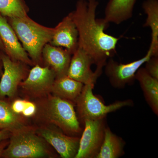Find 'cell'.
Returning <instances> with one entry per match:
<instances>
[{
    "label": "cell",
    "instance_id": "cell-2",
    "mask_svg": "<svg viewBox=\"0 0 158 158\" xmlns=\"http://www.w3.org/2000/svg\"><path fill=\"white\" fill-rule=\"evenodd\" d=\"M7 19L33 63L40 62L43 49L50 42L54 28L41 25L28 16Z\"/></svg>",
    "mask_w": 158,
    "mask_h": 158
},
{
    "label": "cell",
    "instance_id": "cell-7",
    "mask_svg": "<svg viewBox=\"0 0 158 158\" xmlns=\"http://www.w3.org/2000/svg\"><path fill=\"white\" fill-rule=\"evenodd\" d=\"M152 56V51L149 48L144 57L127 64L118 63L110 58L105 65V72L112 87L122 89L132 85L135 80L137 71Z\"/></svg>",
    "mask_w": 158,
    "mask_h": 158
},
{
    "label": "cell",
    "instance_id": "cell-5",
    "mask_svg": "<svg viewBox=\"0 0 158 158\" xmlns=\"http://www.w3.org/2000/svg\"><path fill=\"white\" fill-rule=\"evenodd\" d=\"M45 110L49 120L64 132L74 135L81 132L77 115L70 101L55 95L49 99Z\"/></svg>",
    "mask_w": 158,
    "mask_h": 158
},
{
    "label": "cell",
    "instance_id": "cell-20",
    "mask_svg": "<svg viewBox=\"0 0 158 158\" xmlns=\"http://www.w3.org/2000/svg\"><path fill=\"white\" fill-rule=\"evenodd\" d=\"M23 127L21 118L13 112L11 105L0 99V130H9L12 133Z\"/></svg>",
    "mask_w": 158,
    "mask_h": 158
},
{
    "label": "cell",
    "instance_id": "cell-26",
    "mask_svg": "<svg viewBox=\"0 0 158 158\" xmlns=\"http://www.w3.org/2000/svg\"><path fill=\"white\" fill-rule=\"evenodd\" d=\"M6 140V139H5L0 142V157L2 156L3 152L6 148V145H7V142Z\"/></svg>",
    "mask_w": 158,
    "mask_h": 158
},
{
    "label": "cell",
    "instance_id": "cell-6",
    "mask_svg": "<svg viewBox=\"0 0 158 158\" xmlns=\"http://www.w3.org/2000/svg\"><path fill=\"white\" fill-rule=\"evenodd\" d=\"M83 123L84 129L75 158H95L104 138L106 118L85 119Z\"/></svg>",
    "mask_w": 158,
    "mask_h": 158
},
{
    "label": "cell",
    "instance_id": "cell-15",
    "mask_svg": "<svg viewBox=\"0 0 158 158\" xmlns=\"http://www.w3.org/2000/svg\"><path fill=\"white\" fill-rule=\"evenodd\" d=\"M137 0H109L105 9L103 19L107 23L118 25L127 20L133 15Z\"/></svg>",
    "mask_w": 158,
    "mask_h": 158
},
{
    "label": "cell",
    "instance_id": "cell-10",
    "mask_svg": "<svg viewBox=\"0 0 158 158\" xmlns=\"http://www.w3.org/2000/svg\"><path fill=\"white\" fill-rule=\"evenodd\" d=\"M56 75L49 66L42 67L37 64L29 73L25 80L20 84L21 87L29 93L43 95L52 91Z\"/></svg>",
    "mask_w": 158,
    "mask_h": 158
},
{
    "label": "cell",
    "instance_id": "cell-19",
    "mask_svg": "<svg viewBox=\"0 0 158 158\" xmlns=\"http://www.w3.org/2000/svg\"><path fill=\"white\" fill-rule=\"evenodd\" d=\"M142 8L147 14L144 27H149L152 31V41L149 48L152 56H158V1L146 0L142 4Z\"/></svg>",
    "mask_w": 158,
    "mask_h": 158
},
{
    "label": "cell",
    "instance_id": "cell-4",
    "mask_svg": "<svg viewBox=\"0 0 158 158\" xmlns=\"http://www.w3.org/2000/svg\"><path fill=\"white\" fill-rule=\"evenodd\" d=\"M11 135L2 157L39 158L48 155L45 144L32 130L23 127L11 133Z\"/></svg>",
    "mask_w": 158,
    "mask_h": 158
},
{
    "label": "cell",
    "instance_id": "cell-14",
    "mask_svg": "<svg viewBox=\"0 0 158 158\" xmlns=\"http://www.w3.org/2000/svg\"><path fill=\"white\" fill-rule=\"evenodd\" d=\"M72 54L65 49L47 44L42 52V56L48 66L55 72L56 78L67 76Z\"/></svg>",
    "mask_w": 158,
    "mask_h": 158
},
{
    "label": "cell",
    "instance_id": "cell-9",
    "mask_svg": "<svg viewBox=\"0 0 158 158\" xmlns=\"http://www.w3.org/2000/svg\"><path fill=\"white\" fill-rule=\"evenodd\" d=\"M92 64L94 62L91 57L84 50L78 47L73 54L67 76L84 85H95L102 69L96 68L95 71H92Z\"/></svg>",
    "mask_w": 158,
    "mask_h": 158
},
{
    "label": "cell",
    "instance_id": "cell-25",
    "mask_svg": "<svg viewBox=\"0 0 158 158\" xmlns=\"http://www.w3.org/2000/svg\"><path fill=\"white\" fill-rule=\"evenodd\" d=\"M11 132L6 129L0 130V142L3 140L7 139L11 135Z\"/></svg>",
    "mask_w": 158,
    "mask_h": 158
},
{
    "label": "cell",
    "instance_id": "cell-8",
    "mask_svg": "<svg viewBox=\"0 0 158 158\" xmlns=\"http://www.w3.org/2000/svg\"><path fill=\"white\" fill-rule=\"evenodd\" d=\"M1 58L4 72L0 81V98H12L24 77L25 69L22 65L23 63L12 60L2 52Z\"/></svg>",
    "mask_w": 158,
    "mask_h": 158
},
{
    "label": "cell",
    "instance_id": "cell-28",
    "mask_svg": "<svg viewBox=\"0 0 158 158\" xmlns=\"http://www.w3.org/2000/svg\"><path fill=\"white\" fill-rule=\"evenodd\" d=\"M0 51L3 52H5V47L3 45L2 42V40L0 38Z\"/></svg>",
    "mask_w": 158,
    "mask_h": 158
},
{
    "label": "cell",
    "instance_id": "cell-24",
    "mask_svg": "<svg viewBox=\"0 0 158 158\" xmlns=\"http://www.w3.org/2000/svg\"><path fill=\"white\" fill-rule=\"evenodd\" d=\"M36 111L37 107L35 104L27 101L24 109L21 114L25 117H31L35 114Z\"/></svg>",
    "mask_w": 158,
    "mask_h": 158
},
{
    "label": "cell",
    "instance_id": "cell-18",
    "mask_svg": "<svg viewBox=\"0 0 158 158\" xmlns=\"http://www.w3.org/2000/svg\"><path fill=\"white\" fill-rule=\"evenodd\" d=\"M125 142L106 127L104 138L99 152L95 158H118L124 154Z\"/></svg>",
    "mask_w": 158,
    "mask_h": 158
},
{
    "label": "cell",
    "instance_id": "cell-22",
    "mask_svg": "<svg viewBox=\"0 0 158 158\" xmlns=\"http://www.w3.org/2000/svg\"><path fill=\"white\" fill-rule=\"evenodd\" d=\"M145 69L153 77L158 80V56H152L145 62Z\"/></svg>",
    "mask_w": 158,
    "mask_h": 158
},
{
    "label": "cell",
    "instance_id": "cell-27",
    "mask_svg": "<svg viewBox=\"0 0 158 158\" xmlns=\"http://www.w3.org/2000/svg\"><path fill=\"white\" fill-rule=\"evenodd\" d=\"M1 52L2 51H0V77L2 75V69L3 68L2 62V58H1Z\"/></svg>",
    "mask_w": 158,
    "mask_h": 158
},
{
    "label": "cell",
    "instance_id": "cell-11",
    "mask_svg": "<svg viewBox=\"0 0 158 158\" xmlns=\"http://www.w3.org/2000/svg\"><path fill=\"white\" fill-rule=\"evenodd\" d=\"M0 38L5 47V53L11 59L24 64H33L27 53L19 41L17 35L7 18L1 14Z\"/></svg>",
    "mask_w": 158,
    "mask_h": 158
},
{
    "label": "cell",
    "instance_id": "cell-17",
    "mask_svg": "<svg viewBox=\"0 0 158 158\" xmlns=\"http://www.w3.org/2000/svg\"><path fill=\"white\" fill-rule=\"evenodd\" d=\"M84 86V84L81 82L65 76L56 78L52 91L55 96L70 101H76L81 94Z\"/></svg>",
    "mask_w": 158,
    "mask_h": 158
},
{
    "label": "cell",
    "instance_id": "cell-16",
    "mask_svg": "<svg viewBox=\"0 0 158 158\" xmlns=\"http://www.w3.org/2000/svg\"><path fill=\"white\" fill-rule=\"evenodd\" d=\"M141 88L145 100L153 113L158 115V80L152 77L145 68L140 67L135 77Z\"/></svg>",
    "mask_w": 158,
    "mask_h": 158
},
{
    "label": "cell",
    "instance_id": "cell-3",
    "mask_svg": "<svg viewBox=\"0 0 158 158\" xmlns=\"http://www.w3.org/2000/svg\"><path fill=\"white\" fill-rule=\"evenodd\" d=\"M94 84L84 85L81 94L76 100L78 116L82 121L85 119H99L106 118L109 113H113L125 107H131V99L118 101L106 105L93 94Z\"/></svg>",
    "mask_w": 158,
    "mask_h": 158
},
{
    "label": "cell",
    "instance_id": "cell-1",
    "mask_svg": "<svg viewBox=\"0 0 158 158\" xmlns=\"http://www.w3.org/2000/svg\"><path fill=\"white\" fill-rule=\"evenodd\" d=\"M97 0H79L69 13L78 32V47L89 55L97 68L102 69L107 59L116 54L119 38L105 33L109 23L96 18Z\"/></svg>",
    "mask_w": 158,
    "mask_h": 158
},
{
    "label": "cell",
    "instance_id": "cell-23",
    "mask_svg": "<svg viewBox=\"0 0 158 158\" xmlns=\"http://www.w3.org/2000/svg\"><path fill=\"white\" fill-rule=\"evenodd\" d=\"M26 101H27L21 99L15 101L10 105L11 110L15 114H21L25 106Z\"/></svg>",
    "mask_w": 158,
    "mask_h": 158
},
{
    "label": "cell",
    "instance_id": "cell-21",
    "mask_svg": "<svg viewBox=\"0 0 158 158\" xmlns=\"http://www.w3.org/2000/svg\"><path fill=\"white\" fill-rule=\"evenodd\" d=\"M28 11L24 0H0V14L7 18L26 17Z\"/></svg>",
    "mask_w": 158,
    "mask_h": 158
},
{
    "label": "cell",
    "instance_id": "cell-13",
    "mask_svg": "<svg viewBox=\"0 0 158 158\" xmlns=\"http://www.w3.org/2000/svg\"><path fill=\"white\" fill-rule=\"evenodd\" d=\"M40 134L63 158H75L78 150L80 138L66 135L58 130L43 128Z\"/></svg>",
    "mask_w": 158,
    "mask_h": 158
},
{
    "label": "cell",
    "instance_id": "cell-12",
    "mask_svg": "<svg viewBox=\"0 0 158 158\" xmlns=\"http://www.w3.org/2000/svg\"><path fill=\"white\" fill-rule=\"evenodd\" d=\"M78 41L77 29L69 14L54 28L50 44L64 48L73 55L78 48Z\"/></svg>",
    "mask_w": 158,
    "mask_h": 158
}]
</instances>
